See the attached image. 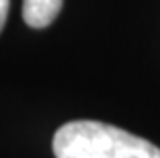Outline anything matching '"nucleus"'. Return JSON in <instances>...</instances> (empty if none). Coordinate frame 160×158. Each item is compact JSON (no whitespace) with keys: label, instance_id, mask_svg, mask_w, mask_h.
I'll use <instances>...</instances> for the list:
<instances>
[{"label":"nucleus","instance_id":"1","mask_svg":"<svg viewBox=\"0 0 160 158\" xmlns=\"http://www.w3.org/2000/svg\"><path fill=\"white\" fill-rule=\"evenodd\" d=\"M56 158H160L152 142L103 121H68L52 142Z\"/></svg>","mask_w":160,"mask_h":158},{"label":"nucleus","instance_id":"2","mask_svg":"<svg viewBox=\"0 0 160 158\" xmlns=\"http://www.w3.org/2000/svg\"><path fill=\"white\" fill-rule=\"evenodd\" d=\"M64 0H23V19L29 27L45 29L60 14Z\"/></svg>","mask_w":160,"mask_h":158},{"label":"nucleus","instance_id":"3","mask_svg":"<svg viewBox=\"0 0 160 158\" xmlns=\"http://www.w3.org/2000/svg\"><path fill=\"white\" fill-rule=\"evenodd\" d=\"M8 8H10V0H0V31L4 29L6 17H8Z\"/></svg>","mask_w":160,"mask_h":158}]
</instances>
